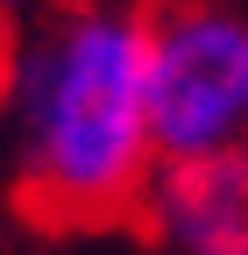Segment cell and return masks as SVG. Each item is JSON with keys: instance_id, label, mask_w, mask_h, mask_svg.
<instances>
[{"instance_id": "cell-1", "label": "cell", "mask_w": 248, "mask_h": 255, "mask_svg": "<svg viewBox=\"0 0 248 255\" xmlns=\"http://www.w3.org/2000/svg\"><path fill=\"white\" fill-rule=\"evenodd\" d=\"M149 0H57L7 57L14 191L43 227H121L156 177Z\"/></svg>"}, {"instance_id": "cell-2", "label": "cell", "mask_w": 248, "mask_h": 255, "mask_svg": "<svg viewBox=\"0 0 248 255\" xmlns=\"http://www.w3.org/2000/svg\"><path fill=\"white\" fill-rule=\"evenodd\" d=\"M149 135L163 163L248 149V14L177 0L149 21Z\"/></svg>"}, {"instance_id": "cell-3", "label": "cell", "mask_w": 248, "mask_h": 255, "mask_svg": "<svg viewBox=\"0 0 248 255\" xmlns=\"http://www.w3.org/2000/svg\"><path fill=\"white\" fill-rule=\"evenodd\" d=\"M142 220L177 255H248V149L156 163Z\"/></svg>"}, {"instance_id": "cell-4", "label": "cell", "mask_w": 248, "mask_h": 255, "mask_svg": "<svg viewBox=\"0 0 248 255\" xmlns=\"http://www.w3.org/2000/svg\"><path fill=\"white\" fill-rule=\"evenodd\" d=\"M21 7H36V0H0V14H21Z\"/></svg>"}]
</instances>
